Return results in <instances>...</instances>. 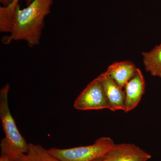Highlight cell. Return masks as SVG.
Returning a JSON list of instances; mask_svg holds the SVG:
<instances>
[{
	"label": "cell",
	"mask_w": 161,
	"mask_h": 161,
	"mask_svg": "<svg viewBox=\"0 0 161 161\" xmlns=\"http://www.w3.org/2000/svg\"><path fill=\"white\" fill-rule=\"evenodd\" d=\"M9 84H7L0 91V119L5 137L0 144L1 154L19 156L27 153V143L19 130L9 110L8 95Z\"/></svg>",
	"instance_id": "7a4b0ae2"
},
{
	"label": "cell",
	"mask_w": 161,
	"mask_h": 161,
	"mask_svg": "<svg viewBox=\"0 0 161 161\" xmlns=\"http://www.w3.org/2000/svg\"><path fill=\"white\" fill-rule=\"evenodd\" d=\"M13 11L9 6L0 7V31L1 32H11Z\"/></svg>",
	"instance_id": "8fae6325"
},
{
	"label": "cell",
	"mask_w": 161,
	"mask_h": 161,
	"mask_svg": "<svg viewBox=\"0 0 161 161\" xmlns=\"http://www.w3.org/2000/svg\"><path fill=\"white\" fill-rule=\"evenodd\" d=\"M145 69L151 75L161 78V43L153 49L142 54Z\"/></svg>",
	"instance_id": "9c48e42d"
},
{
	"label": "cell",
	"mask_w": 161,
	"mask_h": 161,
	"mask_svg": "<svg viewBox=\"0 0 161 161\" xmlns=\"http://www.w3.org/2000/svg\"><path fill=\"white\" fill-rule=\"evenodd\" d=\"M93 161H103V157L100 158H98L96 159L95 160Z\"/></svg>",
	"instance_id": "9a60e30c"
},
{
	"label": "cell",
	"mask_w": 161,
	"mask_h": 161,
	"mask_svg": "<svg viewBox=\"0 0 161 161\" xmlns=\"http://www.w3.org/2000/svg\"><path fill=\"white\" fill-rule=\"evenodd\" d=\"M19 0H14L13 3L11 5H10V6H9V7L11 8L12 11H14V10L16 6H17V5H18V4H19ZM24 1L26 2V5L28 6V5H29V4L32 2L33 0H24Z\"/></svg>",
	"instance_id": "4fadbf2b"
},
{
	"label": "cell",
	"mask_w": 161,
	"mask_h": 161,
	"mask_svg": "<svg viewBox=\"0 0 161 161\" xmlns=\"http://www.w3.org/2000/svg\"><path fill=\"white\" fill-rule=\"evenodd\" d=\"M145 87L143 75L140 69L137 68L135 75L124 88L125 95L124 112H130L137 107L145 93Z\"/></svg>",
	"instance_id": "8992f818"
},
{
	"label": "cell",
	"mask_w": 161,
	"mask_h": 161,
	"mask_svg": "<svg viewBox=\"0 0 161 161\" xmlns=\"http://www.w3.org/2000/svg\"><path fill=\"white\" fill-rule=\"evenodd\" d=\"M74 107L76 109L81 111L109 109L108 99L98 76L91 81L78 95Z\"/></svg>",
	"instance_id": "277c9868"
},
{
	"label": "cell",
	"mask_w": 161,
	"mask_h": 161,
	"mask_svg": "<svg viewBox=\"0 0 161 161\" xmlns=\"http://www.w3.org/2000/svg\"><path fill=\"white\" fill-rule=\"evenodd\" d=\"M14 0H0L1 3H3L4 6H9L13 3Z\"/></svg>",
	"instance_id": "5bb4252c"
},
{
	"label": "cell",
	"mask_w": 161,
	"mask_h": 161,
	"mask_svg": "<svg viewBox=\"0 0 161 161\" xmlns=\"http://www.w3.org/2000/svg\"><path fill=\"white\" fill-rule=\"evenodd\" d=\"M137 69L131 61H123L112 64L105 72L121 88L135 75Z\"/></svg>",
	"instance_id": "ba28073f"
},
{
	"label": "cell",
	"mask_w": 161,
	"mask_h": 161,
	"mask_svg": "<svg viewBox=\"0 0 161 161\" xmlns=\"http://www.w3.org/2000/svg\"><path fill=\"white\" fill-rule=\"evenodd\" d=\"M102 84L108 103L109 109L115 112L124 111L125 108V95L121 88L105 72L98 76Z\"/></svg>",
	"instance_id": "52a82bcc"
},
{
	"label": "cell",
	"mask_w": 161,
	"mask_h": 161,
	"mask_svg": "<svg viewBox=\"0 0 161 161\" xmlns=\"http://www.w3.org/2000/svg\"><path fill=\"white\" fill-rule=\"evenodd\" d=\"M115 144L110 137L103 136L88 146L67 149L53 148L48 150L61 161H93L103 157Z\"/></svg>",
	"instance_id": "3957f363"
},
{
	"label": "cell",
	"mask_w": 161,
	"mask_h": 161,
	"mask_svg": "<svg viewBox=\"0 0 161 161\" xmlns=\"http://www.w3.org/2000/svg\"><path fill=\"white\" fill-rule=\"evenodd\" d=\"M150 153L131 143L115 144L103 157V161H147Z\"/></svg>",
	"instance_id": "5b68a950"
},
{
	"label": "cell",
	"mask_w": 161,
	"mask_h": 161,
	"mask_svg": "<svg viewBox=\"0 0 161 161\" xmlns=\"http://www.w3.org/2000/svg\"><path fill=\"white\" fill-rule=\"evenodd\" d=\"M17 161H61L54 156L42 146L29 143V149L26 153L21 154Z\"/></svg>",
	"instance_id": "30bf717a"
},
{
	"label": "cell",
	"mask_w": 161,
	"mask_h": 161,
	"mask_svg": "<svg viewBox=\"0 0 161 161\" xmlns=\"http://www.w3.org/2000/svg\"><path fill=\"white\" fill-rule=\"evenodd\" d=\"M53 0H33L26 8L21 9L18 4L13 11L12 28L3 42L25 41L31 47L40 43L44 26V19L50 12Z\"/></svg>",
	"instance_id": "6da1fadb"
},
{
	"label": "cell",
	"mask_w": 161,
	"mask_h": 161,
	"mask_svg": "<svg viewBox=\"0 0 161 161\" xmlns=\"http://www.w3.org/2000/svg\"><path fill=\"white\" fill-rule=\"evenodd\" d=\"M19 156H16L9 154H1L0 161H17Z\"/></svg>",
	"instance_id": "7c38bea8"
}]
</instances>
